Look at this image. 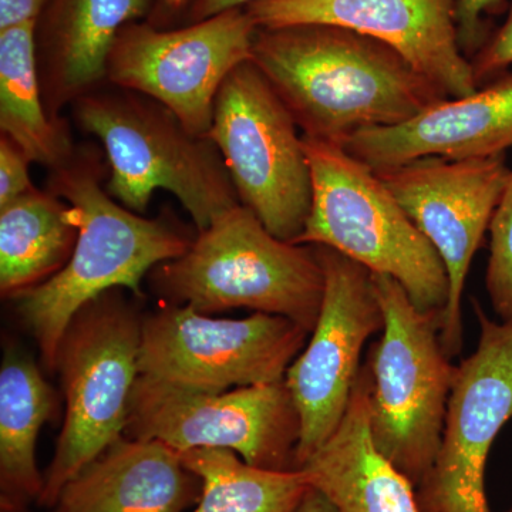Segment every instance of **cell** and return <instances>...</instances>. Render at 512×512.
<instances>
[{
  "label": "cell",
  "mask_w": 512,
  "mask_h": 512,
  "mask_svg": "<svg viewBox=\"0 0 512 512\" xmlns=\"http://www.w3.org/2000/svg\"><path fill=\"white\" fill-rule=\"evenodd\" d=\"M251 60L303 137L342 147L451 99L393 47L339 26L258 29Z\"/></svg>",
  "instance_id": "1"
},
{
  "label": "cell",
  "mask_w": 512,
  "mask_h": 512,
  "mask_svg": "<svg viewBox=\"0 0 512 512\" xmlns=\"http://www.w3.org/2000/svg\"><path fill=\"white\" fill-rule=\"evenodd\" d=\"M107 177L106 156L92 146L76 147L66 163L49 171L47 191L70 205L79 237L59 274L12 299L52 373L60 340L84 305L113 289L141 298L144 276L180 258L194 241L167 212L146 218L123 207L107 192Z\"/></svg>",
  "instance_id": "2"
},
{
  "label": "cell",
  "mask_w": 512,
  "mask_h": 512,
  "mask_svg": "<svg viewBox=\"0 0 512 512\" xmlns=\"http://www.w3.org/2000/svg\"><path fill=\"white\" fill-rule=\"evenodd\" d=\"M74 124L99 138L109 165L106 190L144 214L157 190L171 192L198 232L239 202L220 150L210 137L144 94L106 83L70 107Z\"/></svg>",
  "instance_id": "3"
},
{
  "label": "cell",
  "mask_w": 512,
  "mask_h": 512,
  "mask_svg": "<svg viewBox=\"0 0 512 512\" xmlns=\"http://www.w3.org/2000/svg\"><path fill=\"white\" fill-rule=\"evenodd\" d=\"M150 285L167 305L205 315L251 309L284 316L312 333L325 274L312 245L276 238L238 204L198 232L184 255L156 266Z\"/></svg>",
  "instance_id": "4"
},
{
  "label": "cell",
  "mask_w": 512,
  "mask_h": 512,
  "mask_svg": "<svg viewBox=\"0 0 512 512\" xmlns=\"http://www.w3.org/2000/svg\"><path fill=\"white\" fill-rule=\"evenodd\" d=\"M303 147L312 208L295 244L335 249L372 274L390 276L420 311L443 318L450 295L443 259L379 175L338 144L303 137Z\"/></svg>",
  "instance_id": "5"
},
{
  "label": "cell",
  "mask_w": 512,
  "mask_h": 512,
  "mask_svg": "<svg viewBox=\"0 0 512 512\" xmlns=\"http://www.w3.org/2000/svg\"><path fill=\"white\" fill-rule=\"evenodd\" d=\"M382 336L367 353L373 443L416 488L433 467L456 379L440 340V315L417 308L396 279L372 274Z\"/></svg>",
  "instance_id": "6"
},
{
  "label": "cell",
  "mask_w": 512,
  "mask_h": 512,
  "mask_svg": "<svg viewBox=\"0 0 512 512\" xmlns=\"http://www.w3.org/2000/svg\"><path fill=\"white\" fill-rule=\"evenodd\" d=\"M141 325L123 289L84 305L67 326L59 350L66 414L37 505L52 510L64 485L126 433L140 369Z\"/></svg>",
  "instance_id": "7"
},
{
  "label": "cell",
  "mask_w": 512,
  "mask_h": 512,
  "mask_svg": "<svg viewBox=\"0 0 512 512\" xmlns=\"http://www.w3.org/2000/svg\"><path fill=\"white\" fill-rule=\"evenodd\" d=\"M299 127L252 60L222 83L208 137L239 202L282 241L301 237L312 208V173Z\"/></svg>",
  "instance_id": "8"
},
{
  "label": "cell",
  "mask_w": 512,
  "mask_h": 512,
  "mask_svg": "<svg viewBox=\"0 0 512 512\" xmlns=\"http://www.w3.org/2000/svg\"><path fill=\"white\" fill-rule=\"evenodd\" d=\"M124 436L160 441L178 453L234 451L265 470H295L301 419L285 379L225 392L188 389L138 376Z\"/></svg>",
  "instance_id": "9"
},
{
  "label": "cell",
  "mask_w": 512,
  "mask_h": 512,
  "mask_svg": "<svg viewBox=\"0 0 512 512\" xmlns=\"http://www.w3.org/2000/svg\"><path fill=\"white\" fill-rule=\"evenodd\" d=\"M311 333L284 316L214 319L191 306L144 316L141 376L188 389L225 392L281 382Z\"/></svg>",
  "instance_id": "10"
},
{
  "label": "cell",
  "mask_w": 512,
  "mask_h": 512,
  "mask_svg": "<svg viewBox=\"0 0 512 512\" xmlns=\"http://www.w3.org/2000/svg\"><path fill=\"white\" fill-rule=\"evenodd\" d=\"M258 29L245 8L177 30L130 23L111 50L107 83L157 100L191 133L208 137L222 83L251 60Z\"/></svg>",
  "instance_id": "11"
},
{
  "label": "cell",
  "mask_w": 512,
  "mask_h": 512,
  "mask_svg": "<svg viewBox=\"0 0 512 512\" xmlns=\"http://www.w3.org/2000/svg\"><path fill=\"white\" fill-rule=\"evenodd\" d=\"M325 293L312 338L285 375L301 419L295 470L335 433L348 412L367 340L383 329L372 272L335 249L312 245Z\"/></svg>",
  "instance_id": "12"
},
{
  "label": "cell",
  "mask_w": 512,
  "mask_h": 512,
  "mask_svg": "<svg viewBox=\"0 0 512 512\" xmlns=\"http://www.w3.org/2000/svg\"><path fill=\"white\" fill-rule=\"evenodd\" d=\"M376 174L446 266L450 295L441 318L440 340L453 359L464 346L468 272L490 231L511 168L505 154L464 160L423 157Z\"/></svg>",
  "instance_id": "13"
},
{
  "label": "cell",
  "mask_w": 512,
  "mask_h": 512,
  "mask_svg": "<svg viewBox=\"0 0 512 512\" xmlns=\"http://www.w3.org/2000/svg\"><path fill=\"white\" fill-rule=\"evenodd\" d=\"M471 305L480 339L476 352L457 366L439 453L417 487L423 512H491L488 456L512 419V322L488 318L477 299Z\"/></svg>",
  "instance_id": "14"
},
{
  "label": "cell",
  "mask_w": 512,
  "mask_h": 512,
  "mask_svg": "<svg viewBox=\"0 0 512 512\" xmlns=\"http://www.w3.org/2000/svg\"><path fill=\"white\" fill-rule=\"evenodd\" d=\"M245 9L259 29L332 25L380 40L451 99L478 90L458 36L457 0H261Z\"/></svg>",
  "instance_id": "15"
},
{
  "label": "cell",
  "mask_w": 512,
  "mask_h": 512,
  "mask_svg": "<svg viewBox=\"0 0 512 512\" xmlns=\"http://www.w3.org/2000/svg\"><path fill=\"white\" fill-rule=\"evenodd\" d=\"M343 148L376 173L423 157L501 156L512 148V73L470 96L441 101L400 126L360 131Z\"/></svg>",
  "instance_id": "16"
},
{
  "label": "cell",
  "mask_w": 512,
  "mask_h": 512,
  "mask_svg": "<svg viewBox=\"0 0 512 512\" xmlns=\"http://www.w3.org/2000/svg\"><path fill=\"white\" fill-rule=\"evenodd\" d=\"M201 491L174 448L123 436L64 485L52 512H185Z\"/></svg>",
  "instance_id": "17"
},
{
  "label": "cell",
  "mask_w": 512,
  "mask_h": 512,
  "mask_svg": "<svg viewBox=\"0 0 512 512\" xmlns=\"http://www.w3.org/2000/svg\"><path fill=\"white\" fill-rule=\"evenodd\" d=\"M150 0H55L37 72L47 113H60L107 83V63L121 30L146 15Z\"/></svg>",
  "instance_id": "18"
},
{
  "label": "cell",
  "mask_w": 512,
  "mask_h": 512,
  "mask_svg": "<svg viewBox=\"0 0 512 512\" xmlns=\"http://www.w3.org/2000/svg\"><path fill=\"white\" fill-rule=\"evenodd\" d=\"M369 387L363 365L342 423L298 470L338 512H423L416 485L373 443Z\"/></svg>",
  "instance_id": "19"
},
{
  "label": "cell",
  "mask_w": 512,
  "mask_h": 512,
  "mask_svg": "<svg viewBox=\"0 0 512 512\" xmlns=\"http://www.w3.org/2000/svg\"><path fill=\"white\" fill-rule=\"evenodd\" d=\"M57 412V396L32 357L9 348L0 366V512H26L45 477L36 464L40 430Z\"/></svg>",
  "instance_id": "20"
},
{
  "label": "cell",
  "mask_w": 512,
  "mask_h": 512,
  "mask_svg": "<svg viewBox=\"0 0 512 512\" xmlns=\"http://www.w3.org/2000/svg\"><path fill=\"white\" fill-rule=\"evenodd\" d=\"M79 228L72 208L50 191L33 188L0 208V292L13 299L66 266Z\"/></svg>",
  "instance_id": "21"
},
{
  "label": "cell",
  "mask_w": 512,
  "mask_h": 512,
  "mask_svg": "<svg viewBox=\"0 0 512 512\" xmlns=\"http://www.w3.org/2000/svg\"><path fill=\"white\" fill-rule=\"evenodd\" d=\"M37 22L0 30V130L32 163L52 171L73 156L76 146L64 119L47 113L36 55Z\"/></svg>",
  "instance_id": "22"
},
{
  "label": "cell",
  "mask_w": 512,
  "mask_h": 512,
  "mask_svg": "<svg viewBox=\"0 0 512 512\" xmlns=\"http://www.w3.org/2000/svg\"><path fill=\"white\" fill-rule=\"evenodd\" d=\"M181 457L202 481L190 512H295L312 488L301 470L254 467L222 448H197Z\"/></svg>",
  "instance_id": "23"
},
{
  "label": "cell",
  "mask_w": 512,
  "mask_h": 512,
  "mask_svg": "<svg viewBox=\"0 0 512 512\" xmlns=\"http://www.w3.org/2000/svg\"><path fill=\"white\" fill-rule=\"evenodd\" d=\"M485 289L501 322H512V170L490 225Z\"/></svg>",
  "instance_id": "24"
},
{
  "label": "cell",
  "mask_w": 512,
  "mask_h": 512,
  "mask_svg": "<svg viewBox=\"0 0 512 512\" xmlns=\"http://www.w3.org/2000/svg\"><path fill=\"white\" fill-rule=\"evenodd\" d=\"M470 62L478 89L508 73L512 67V6L501 28L485 40Z\"/></svg>",
  "instance_id": "25"
},
{
  "label": "cell",
  "mask_w": 512,
  "mask_h": 512,
  "mask_svg": "<svg viewBox=\"0 0 512 512\" xmlns=\"http://www.w3.org/2000/svg\"><path fill=\"white\" fill-rule=\"evenodd\" d=\"M30 158L8 136H0V208L35 188L30 178Z\"/></svg>",
  "instance_id": "26"
},
{
  "label": "cell",
  "mask_w": 512,
  "mask_h": 512,
  "mask_svg": "<svg viewBox=\"0 0 512 512\" xmlns=\"http://www.w3.org/2000/svg\"><path fill=\"white\" fill-rule=\"evenodd\" d=\"M501 0H457V25L464 55L471 59L485 43L484 15Z\"/></svg>",
  "instance_id": "27"
},
{
  "label": "cell",
  "mask_w": 512,
  "mask_h": 512,
  "mask_svg": "<svg viewBox=\"0 0 512 512\" xmlns=\"http://www.w3.org/2000/svg\"><path fill=\"white\" fill-rule=\"evenodd\" d=\"M47 0H0V30L39 22Z\"/></svg>",
  "instance_id": "28"
},
{
  "label": "cell",
  "mask_w": 512,
  "mask_h": 512,
  "mask_svg": "<svg viewBox=\"0 0 512 512\" xmlns=\"http://www.w3.org/2000/svg\"><path fill=\"white\" fill-rule=\"evenodd\" d=\"M256 2L261 0H194L191 8L192 23L212 18L227 10L247 8Z\"/></svg>",
  "instance_id": "29"
},
{
  "label": "cell",
  "mask_w": 512,
  "mask_h": 512,
  "mask_svg": "<svg viewBox=\"0 0 512 512\" xmlns=\"http://www.w3.org/2000/svg\"><path fill=\"white\" fill-rule=\"evenodd\" d=\"M295 512H338L335 505L330 503L328 498L319 493L315 488H311L309 493L305 495L302 503L296 508Z\"/></svg>",
  "instance_id": "30"
},
{
  "label": "cell",
  "mask_w": 512,
  "mask_h": 512,
  "mask_svg": "<svg viewBox=\"0 0 512 512\" xmlns=\"http://www.w3.org/2000/svg\"><path fill=\"white\" fill-rule=\"evenodd\" d=\"M158 2H160L165 9L175 12V10L183 9L190 0H158Z\"/></svg>",
  "instance_id": "31"
},
{
  "label": "cell",
  "mask_w": 512,
  "mask_h": 512,
  "mask_svg": "<svg viewBox=\"0 0 512 512\" xmlns=\"http://www.w3.org/2000/svg\"><path fill=\"white\" fill-rule=\"evenodd\" d=\"M507 512H512V507L510 508V510H508Z\"/></svg>",
  "instance_id": "32"
}]
</instances>
